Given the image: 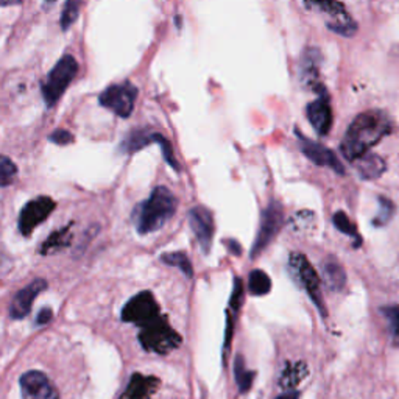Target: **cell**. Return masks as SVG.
<instances>
[{"label":"cell","mask_w":399,"mask_h":399,"mask_svg":"<svg viewBox=\"0 0 399 399\" xmlns=\"http://www.w3.org/2000/svg\"><path fill=\"white\" fill-rule=\"evenodd\" d=\"M393 130V122L386 111L371 109L354 117L342 139V154L349 162H354L364 154L370 153L371 148Z\"/></svg>","instance_id":"1"},{"label":"cell","mask_w":399,"mask_h":399,"mask_svg":"<svg viewBox=\"0 0 399 399\" xmlns=\"http://www.w3.org/2000/svg\"><path fill=\"white\" fill-rule=\"evenodd\" d=\"M178 206L176 197L167 187H154L150 197L136 206L133 213L136 230L140 236L161 230L172 217Z\"/></svg>","instance_id":"2"},{"label":"cell","mask_w":399,"mask_h":399,"mask_svg":"<svg viewBox=\"0 0 399 399\" xmlns=\"http://www.w3.org/2000/svg\"><path fill=\"white\" fill-rule=\"evenodd\" d=\"M78 72V62L72 55H64L47 75L41 84L43 99L47 108H52L58 103V100L66 92L69 84L72 83Z\"/></svg>","instance_id":"3"},{"label":"cell","mask_w":399,"mask_h":399,"mask_svg":"<svg viewBox=\"0 0 399 399\" xmlns=\"http://www.w3.org/2000/svg\"><path fill=\"white\" fill-rule=\"evenodd\" d=\"M288 271H291V276L295 279V283L306 291L309 298L322 312V315L326 317V306L323 303L322 288H320V276L310 265L308 257L301 253H292L288 257Z\"/></svg>","instance_id":"4"},{"label":"cell","mask_w":399,"mask_h":399,"mask_svg":"<svg viewBox=\"0 0 399 399\" xmlns=\"http://www.w3.org/2000/svg\"><path fill=\"white\" fill-rule=\"evenodd\" d=\"M284 226V208L279 201L271 200L270 205L262 210L259 231L256 234L254 244L249 252V257L256 259L273 240L276 239L279 231Z\"/></svg>","instance_id":"5"},{"label":"cell","mask_w":399,"mask_h":399,"mask_svg":"<svg viewBox=\"0 0 399 399\" xmlns=\"http://www.w3.org/2000/svg\"><path fill=\"white\" fill-rule=\"evenodd\" d=\"M139 342L147 351L167 354L169 351L179 347L181 337L169 326L166 317H161L152 325L142 327V332L139 334Z\"/></svg>","instance_id":"6"},{"label":"cell","mask_w":399,"mask_h":399,"mask_svg":"<svg viewBox=\"0 0 399 399\" xmlns=\"http://www.w3.org/2000/svg\"><path fill=\"white\" fill-rule=\"evenodd\" d=\"M137 99V88L135 84L128 82H123L119 84H111L103 92L100 94L99 101L100 105L111 109L114 114H117L122 119H127L135 111Z\"/></svg>","instance_id":"7"},{"label":"cell","mask_w":399,"mask_h":399,"mask_svg":"<svg viewBox=\"0 0 399 399\" xmlns=\"http://www.w3.org/2000/svg\"><path fill=\"white\" fill-rule=\"evenodd\" d=\"M159 304L154 300L152 292H140L125 304L122 309V320L127 323H135L140 327L152 325L161 318Z\"/></svg>","instance_id":"8"},{"label":"cell","mask_w":399,"mask_h":399,"mask_svg":"<svg viewBox=\"0 0 399 399\" xmlns=\"http://www.w3.org/2000/svg\"><path fill=\"white\" fill-rule=\"evenodd\" d=\"M304 6L310 8V10L314 8V10H318L320 13L326 14V18H327L326 27L330 28L331 31H334V33L342 35L345 38H351V36L356 35L357 23L347 13L343 4H339V2H304Z\"/></svg>","instance_id":"9"},{"label":"cell","mask_w":399,"mask_h":399,"mask_svg":"<svg viewBox=\"0 0 399 399\" xmlns=\"http://www.w3.org/2000/svg\"><path fill=\"white\" fill-rule=\"evenodd\" d=\"M55 206H57V203H55L50 197H38L35 200L28 201L27 205L22 208L18 220L19 231L22 236L26 237L30 236L39 225L50 217Z\"/></svg>","instance_id":"10"},{"label":"cell","mask_w":399,"mask_h":399,"mask_svg":"<svg viewBox=\"0 0 399 399\" xmlns=\"http://www.w3.org/2000/svg\"><path fill=\"white\" fill-rule=\"evenodd\" d=\"M150 144H158L162 148L164 159H166L169 166L176 172L179 170L172 144L169 142L167 137H164L162 135H159V133H145V131L131 133V135L123 140V144L120 145V150L127 152V153H135V152H139L140 148H144Z\"/></svg>","instance_id":"11"},{"label":"cell","mask_w":399,"mask_h":399,"mask_svg":"<svg viewBox=\"0 0 399 399\" xmlns=\"http://www.w3.org/2000/svg\"><path fill=\"white\" fill-rule=\"evenodd\" d=\"M22 399H60V393L50 379L41 371H27L19 379Z\"/></svg>","instance_id":"12"},{"label":"cell","mask_w":399,"mask_h":399,"mask_svg":"<svg viewBox=\"0 0 399 399\" xmlns=\"http://www.w3.org/2000/svg\"><path fill=\"white\" fill-rule=\"evenodd\" d=\"M187 218H189V225L195 234V237L198 240L203 253L208 254L210 252V247H213L214 231H215L213 213L205 206H195L189 210Z\"/></svg>","instance_id":"13"},{"label":"cell","mask_w":399,"mask_h":399,"mask_svg":"<svg viewBox=\"0 0 399 399\" xmlns=\"http://www.w3.org/2000/svg\"><path fill=\"white\" fill-rule=\"evenodd\" d=\"M298 139H300V150L309 161L314 162L315 166L327 167L334 170L335 174L345 175V167H343V164L339 161V158L334 154L332 150H330V148L325 147L323 144L315 142V140H310L304 136H298Z\"/></svg>","instance_id":"14"},{"label":"cell","mask_w":399,"mask_h":399,"mask_svg":"<svg viewBox=\"0 0 399 399\" xmlns=\"http://www.w3.org/2000/svg\"><path fill=\"white\" fill-rule=\"evenodd\" d=\"M45 288H47L45 279H35L33 283H30L23 287L22 291H19L14 295L11 306H10V317L13 320L26 318L30 314L31 306H33L36 296L41 292H44Z\"/></svg>","instance_id":"15"},{"label":"cell","mask_w":399,"mask_h":399,"mask_svg":"<svg viewBox=\"0 0 399 399\" xmlns=\"http://www.w3.org/2000/svg\"><path fill=\"white\" fill-rule=\"evenodd\" d=\"M308 120L317 131V135L325 136L330 133L332 127V108L327 99L326 92L320 94V97L314 101H310L306 108Z\"/></svg>","instance_id":"16"},{"label":"cell","mask_w":399,"mask_h":399,"mask_svg":"<svg viewBox=\"0 0 399 399\" xmlns=\"http://www.w3.org/2000/svg\"><path fill=\"white\" fill-rule=\"evenodd\" d=\"M322 270V276L326 287L331 292H342L347 286V271L342 267L339 259H335L332 256H327L326 259L320 265Z\"/></svg>","instance_id":"17"},{"label":"cell","mask_w":399,"mask_h":399,"mask_svg":"<svg viewBox=\"0 0 399 399\" xmlns=\"http://www.w3.org/2000/svg\"><path fill=\"white\" fill-rule=\"evenodd\" d=\"M158 379L150 376H142V374H133L127 388L119 399H152Z\"/></svg>","instance_id":"18"},{"label":"cell","mask_w":399,"mask_h":399,"mask_svg":"<svg viewBox=\"0 0 399 399\" xmlns=\"http://www.w3.org/2000/svg\"><path fill=\"white\" fill-rule=\"evenodd\" d=\"M353 164L357 175L365 179V181H371V179L379 178L387 170L386 161L376 153H366Z\"/></svg>","instance_id":"19"},{"label":"cell","mask_w":399,"mask_h":399,"mask_svg":"<svg viewBox=\"0 0 399 399\" xmlns=\"http://www.w3.org/2000/svg\"><path fill=\"white\" fill-rule=\"evenodd\" d=\"M308 366L303 362L296 364H287L286 369L283 370V374L279 378V386L283 388H293L298 386L300 382L308 376Z\"/></svg>","instance_id":"20"},{"label":"cell","mask_w":399,"mask_h":399,"mask_svg":"<svg viewBox=\"0 0 399 399\" xmlns=\"http://www.w3.org/2000/svg\"><path fill=\"white\" fill-rule=\"evenodd\" d=\"M248 291L254 296H264L271 291V279L264 270L249 271Z\"/></svg>","instance_id":"21"},{"label":"cell","mask_w":399,"mask_h":399,"mask_svg":"<svg viewBox=\"0 0 399 399\" xmlns=\"http://www.w3.org/2000/svg\"><path fill=\"white\" fill-rule=\"evenodd\" d=\"M69 244H70V226H66V228L53 232L52 236L44 242L41 247V253L50 254L55 252H60L61 248H66Z\"/></svg>","instance_id":"22"},{"label":"cell","mask_w":399,"mask_h":399,"mask_svg":"<svg viewBox=\"0 0 399 399\" xmlns=\"http://www.w3.org/2000/svg\"><path fill=\"white\" fill-rule=\"evenodd\" d=\"M254 371H248L245 366V361L242 356H237L236 361H234V376H236V382L239 387L240 393L248 392L249 388L253 386V379H254Z\"/></svg>","instance_id":"23"},{"label":"cell","mask_w":399,"mask_h":399,"mask_svg":"<svg viewBox=\"0 0 399 399\" xmlns=\"http://www.w3.org/2000/svg\"><path fill=\"white\" fill-rule=\"evenodd\" d=\"M161 261L167 265H172V267H176L181 270L187 278L193 276V269L191 265L189 257L186 256V253L183 252H175V253H166L161 256Z\"/></svg>","instance_id":"24"},{"label":"cell","mask_w":399,"mask_h":399,"mask_svg":"<svg viewBox=\"0 0 399 399\" xmlns=\"http://www.w3.org/2000/svg\"><path fill=\"white\" fill-rule=\"evenodd\" d=\"M378 205H379L378 214L373 218L371 223H373V226H378V228H381V226H386L390 223V220H392L395 215L396 208L393 205V201L386 197H379Z\"/></svg>","instance_id":"25"},{"label":"cell","mask_w":399,"mask_h":399,"mask_svg":"<svg viewBox=\"0 0 399 399\" xmlns=\"http://www.w3.org/2000/svg\"><path fill=\"white\" fill-rule=\"evenodd\" d=\"M332 223L335 226V230H339L342 234L359 240V232L356 230V225L349 220V217L343 213V210H337V213L332 215Z\"/></svg>","instance_id":"26"},{"label":"cell","mask_w":399,"mask_h":399,"mask_svg":"<svg viewBox=\"0 0 399 399\" xmlns=\"http://www.w3.org/2000/svg\"><path fill=\"white\" fill-rule=\"evenodd\" d=\"M16 175H18V167L14 166V162L6 156L0 154V187L13 184Z\"/></svg>","instance_id":"27"},{"label":"cell","mask_w":399,"mask_h":399,"mask_svg":"<svg viewBox=\"0 0 399 399\" xmlns=\"http://www.w3.org/2000/svg\"><path fill=\"white\" fill-rule=\"evenodd\" d=\"M381 314L387 320L388 331L395 340L399 339V306L381 308Z\"/></svg>","instance_id":"28"},{"label":"cell","mask_w":399,"mask_h":399,"mask_svg":"<svg viewBox=\"0 0 399 399\" xmlns=\"http://www.w3.org/2000/svg\"><path fill=\"white\" fill-rule=\"evenodd\" d=\"M78 14H80V4L74 2V0H69V2L62 8L61 13V28L62 30H69V27L78 19Z\"/></svg>","instance_id":"29"},{"label":"cell","mask_w":399,"mask_h":399,"mask_svg":"<svg viewBox=\"0 0 399 399\" xmlns=\"http://www.w3.org/2000/svg\"><path fill=\"white\" fill-rule=\"evenodd\" d=\"M242 300H244V287H242V281L239 278H234V288L230 300V306L234 312L239 310Z\"/></svg>","instance_id":"30"},{"label":"cell","mask_w":399,"mask_h":399,"mask_svg":"<svg viewBox=\"0 0 399 399\" xmlns=\"http://www.w3.org/2000/svg\"><path fill=\"white\" fill-rule=\"evenodd\" d=\"M49 140L57 145H67L70 142H74V136L72 133H69L67 130H55L49 136Z\"/></svg>","instance_id":"31"},{"label":"cell","mask_w":399,"mask_h":399,"mask_svg":"<svg viewBox=\"0 0 399 399\" xmlns=\"http://www.w3.org/2000/svg\"><path fill=\"white\" fill-rule=\"evenodd\" d=\"M52 317H53L52 309H50V308H45V309H43V310L38 314V317H36V325H38V326L47 325V323H49L50 320H52Z\"/></svg>","instance_id":"32"},{"label":"cell","mask_w":399,"mask_h":399,"mask_svg":"<svg viewBox=\"0 0 399 399\" xmlns=\"http://www.w3.org/2000/svg\"><path fill=\"white\" fill-rule=\"evenodd\" d=\"M226 245H228L230 252H231L232 254L240 256V253H242V252H240V249H242V248H240V245L237 244V242H236V240H232V239H231V240H226Z\"/></svg>","instance_id":"33"},{"label":"cell","mask_w":399,"mask_h":399,"mask_svg":"<svg viewBox=\"0 0 399 399\" xmlns=\"http://www.w3.org/2000/svg\"><path fill=\"white\" fill-rule=\"evenodd\" d=\"M298 398H300L298 392H295V390H288V392L279 395L276 399H298Z\"/></svg>","instance_id":"34"}]
</instances>
